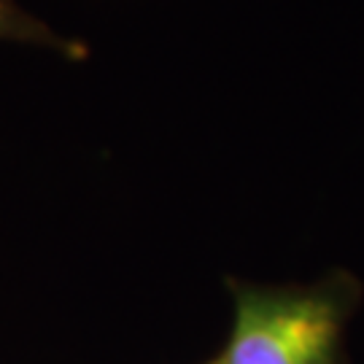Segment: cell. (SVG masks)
Masks as SVG:
<instances>
[{
	"instance_id": "6da1fadb",
	"label": "cell",
	"mask_w": 364,
	"mask_h": 364,
	"mask_svg": "<svg viewBox=\"0 0 364 364\" xmlns=\"http://www.w3.org/2000/svg\"><path fill=\"white\" fill-rule=\"evenodd\" d=\"M343 308L321 291L240 289L216 364H338Z\"/></svg>"
},
{
	"instance_id": "7a4b0ae2",
	"label": "cell",
	"mask_w": 364,
	"mask_h": 364,
	"mask_svg": "<svg viewBox=\"0 0 364 364\" xmlns=\"http://www.w3.org/2000/svg\"><path fill=\"white\" fill-rule=\"evenodd\" d=\"M0 41L52 49V52L63 54L65 60H73V63H81L90 57L87 43L60 36L43 19L30 14L25 6H19V0H0Z\"/></svg>"
},
{
	"instance_id": "3957f363",
	"label": "cell",
	"mask_w": 364,
	"mask_h": 364,
	"mask_svg": "<svg viewBox=\"0 0 364 364\" xmlns=\"http://www.w3.org/2000/svg\"><path fill=\"white\" fill-rule=\"evenodd\" d=\"M210 364H216V362H210Z\"/></svg>"
}]
</instances>
